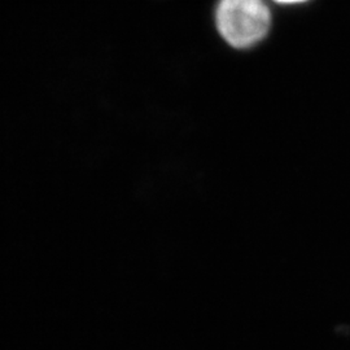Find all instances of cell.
<instances>
[{
  "label": "cell",
  "mask_w": 350,
  "mask_h": 350,
  "mask_svg": "<svg viewBox=\"0 0 350 350\" xmlns=\"http://www.w3.org/2000/svg\"><path fill=\"white\" fill-rule=\"evenodd\" d=\"M278 3H282V4H296V3H302V1H306V0H275Z\"/></svg>",
  "instance_id": "7a4b0ae2"
},
{
  "label": "cell",
  "mask_w": 350,
  "mask_h": 350,
  "mask_svg": "<svg viewBox=\"0 0 350 350\" xmlns=\"http://www.w3.org/2000/svg\"><path fill=\"white\" fill-rule=\"evenodd\" d=\"M215 21L219 34L235 49H248L269 33L271 16L263 0H221Z\"/></svg>",
  "instance_id": "6da1fadb"
}]
</instances>
